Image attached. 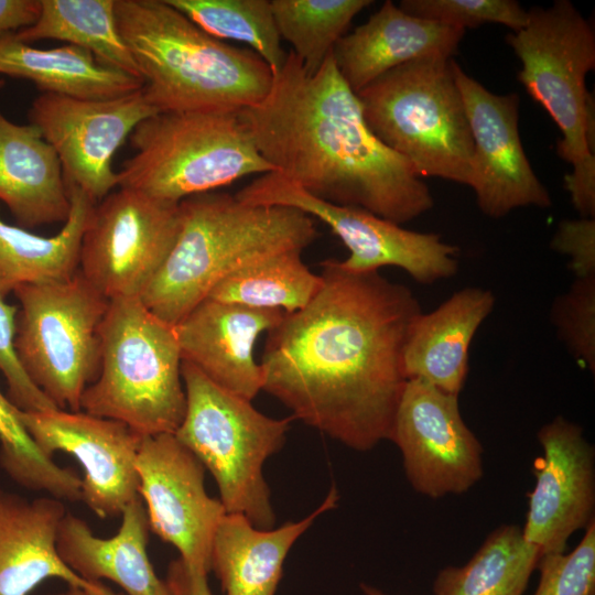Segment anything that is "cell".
<instances>
[{
	"mask_svg": "<svg viewBox=\"0 0 595 595\" xmlns=\"http://www.w3.org/2000/svg\"><path fill=\"white\" fill-rule=\"evenodd\" d=\"M137 470L150 530L188 567L208 574L213 539L227 511L206 493L204 465L174 434L164 433L142 439Z\"/></svg>",
	"mask_w": 595,
	"mask_h": 595,
	"instance_id": "9a60e30c",
	"label": "cell"
},
{
	"mask_svg": "<svg viewBox=\"0 0 595 595\" xmlns=\"http://www.w3.org/2000/svg\"><path fill=\"white\" fill-rule=\"evenodd\" d=\"M155 113L142 87L110 99L42 93L32 102L29 119L57 153L65 182L97 203L118 186V172L112 169L116 151L141 121Z\"/></svg>",
	"mask_w": 595,
	"mask_h": 595,
	"instance_id": "5bb4252c",
	"label": "cell"
},
{
	"mask_svg": "<svg viewBox=\"0 0 595 595\" xmlns=\"http://www.w3.org/2000/svg\"><path fill=\"white\" fill-rule=\"evenodd\" d=\"M182 356L172 326L138 296L109 302L100 327V368L80 410L141 436L174 434L186 409Z\"/></svg>",
	"mask_w": 595,
	"mask_h": 595,
	"instance_id": "8992f818",
	"label": "cell"
},
{
	"mask_svg": "<svg viewBox=\"0 0 595 595\" xmlns=\"http://www.w3.org/2000/svg\"><path fill=\"white\" fill-rule=\"evenodd\" d=\"M175 242L139 299L176 326L232 272L269 256L301 250L318 235L314 220L282 205L248 204L208 192L178 203Z\"/></svg>",
	"mask_w": 595,
	"mask_h": 595,
	"instance_id": "3957f363",
	"label": "cell"
},
{
	"mask_svg": "<svg viewBox=\"0 0 595 595\" xmlns=\"http://www.w3.org/2000/svg\"><path fill=\"white\" fill-rule=\"evenodd\" d=\"M522 64L518 79L560 128L558 155L573 167L564 186L581 217L595 218V107L585 86L595 68V33L567 0L528 11L507 36Z\"/></svg>",
	"mask_w": 595,
	"mask_h": 595,
	"instance_id": "5b68a950",
	"label": "cell"
},
{
	"mask_svg": "<svg viewBox=\"0 0 595 595\" xmlns=\"http://www.w3.org/2000/svg\"><path fill=\"white\" fill-rule=\"evenodd\" d=\"M301 253L288 250L250 263L219 281L207 298L286 314L296 312L322 286L321 275L309 269Z\"/></svg>",
	"mask_w": 595,
	"mask_h": 595,
	"instance_id": "f546056e",
	"label": "cell"
},
{
	"mask_svg": "<svg viewBox=\"0 0 595 595\" xmlns=\"http://www.w3.org/2000/svg\"><path fill=\"white\" fill-rule=\"evenodd\" d=\"M41 12V0H0V36L33 25Z\"/></svg>",
	"mask_w": 595,
	"mask_h": 595,
	"instance_id": "ab89813d",
	"label": "cell"
},
{
	"mask_svg": "<svg viewBox=\"0 0 595 595\" xmlns=\"http://www.w3.org/2000/svg\"><path fill=\"white\" fill-rule=\"evenodd\" d=\"M93 588V587H91ZM90 589H85V588H82V587H74V586H69V589L65 593H61V594H56V595H96L93 591Z\"/></svg>",
	"mask_w": 595,
	"mask_h": 595,
	"instance_id": "b9f144b4",
	"label": "cell"
},
{
	"mask_svg": "<svg viewBox=\"0 0 595 595\" xmlns=\"http://www.w3.org/2000/svg\"><path fill=\"white\" fill-rule=\"evenodd\" d=\"M115 10L158 112H239L269 93L273 73L257 53L207 34L165 0H116Z\"/></svg>",
	"mask_w": 595,
	"mask_h": 595,
	"instance_id": "277c9868",
	"label": "cell"
},
{
	"mask_svg": "<svg viewBox=\"0 0 595 595\" xmlns=\"http://www.w3.org/2000/svg\"><path fill=\"white\" fill-rule=\"evenodd\" d=\"M399 8L413 17L464 30L498 23L516 32L528 20V11L515 0H403Z\"/></svg>",
	"mask_w": 595,
	"mask_h": 595,
	"instance_id": "e575fe53",
	"label": "cell"
},
{
	"mask_svg": "<svg viewBox=\"0 0 595 595\" xmlns=\"http://www.w3.org/2000/svg\"><path fill=\"white\" fill-rule=\"evenodd\" d=\"M495 307L490 290L466 286L412 322L403 349L407 380L459 396L468 376L469 346Z\"/></svg>",
	"mask_w": 595,
	"mask_h": 595,
	"instance_id": "7402d4cb",
	"label": "cell"
},
{
	"mask_svg": "<svg viewBox=\"0 0 595 595\" xmlns=\"http://www.w3.org/2000/svg\"><path fill=\"white\" fill-rule=\"evenodd\" d=\"M14 350L28 378L58 409L77 412L100 368V327L109 300L77 272L61 282L23 285Z\"/></svg>",
	"mask_w": 595,
	"mask_h": 595,
	"instance_id": "30bf717a",
	"label": "cell"
},
{
	"mask_svg": "<svg viewBox=\"0 0 595 595\" xmlns=\"http://www.w3.org/2000/svg\"><path fill=\"white\" fill-rule=\"evenodd\" d=\"M91 591L96 595H121V594L115 593L109 587L104 585L101 582H95Z\"/></svg>",
	"mask_w": 595,
	"mask_h": 595,
	"instance_id": "60d3db41",
	"label": "cell"
},
{
	"mask_svg": "<svg viewBox=\"0 0 595 595\" xmlns=\"http://www.w3.org/2000/svg\"><path fill=\"white\" fill-rule=\"evenodd\" d=\"M0 201L25 229L65 223L71 212L63 167L53 147L37 127L14 123L1 111Z\"/></svg>",
	"mask_w": 595,
	"mask_h": 595,
	"instance_id": "cb8c5ba5",
	"label": "cell"
},
{
	"mask_svg": "<svg viewBox=\"0 0 595 595\" xmlns=\"http://www.w3.org/2000/svg\"><path fill=\"white\" fill-rule=\"evenodd\" d=\"M18 409L0 391V466L18 485L46 491L51 497L80 501L82 478L45 456L19 416Z\"/></svg>",
	"mask_w": 595,
	"mask_h": 595,
	"instance_id": "d6a6232c",
	"label": "cell"
},
{
	"mask_svg": "<svg viewBox=\"0 0 595 595\" xmlns=\"http://www.w3.org/2000/svg\"><path fill=\"white\" fill-rule=\"evenodd\" d=\"M551 321L570 354L595 371V277L574 278L569 290L556 296Z\"/></svg>",
	"mask_w": 595,
	"mask_h": 595,
	"instance_id": "836d02e7",
	"label": "cell"
},
{
	"mask_svg": "<svg viewBox=\"0 0 595 595\" xmlns=\"http://www.w3.org/2000/svg\"><path fill=\"white\" fill-rule=\"evenodd\" d=\"M115 4L116 0H41L36 22L13 34L28 44L46 39L65 41L90 52L105 65L142 79L118 31Z\"/></svg>",
	"mask_w": 595,
	"mask_h": 595,
	"instance_id": "f1b7e54d",
	"label": "cell"
},
{
	"mask_svg": "<svg viewBox=\"0 0 595 595\" xmlns=\"http://www.w3.org/2000/svg\"><path fill=\"white\" fill-rule=\"evenodd\" d=\"M360 588H361V591L364 592L365 595H387L383 592H381L380 589H378V588H376V587H374L371 585H368L366 583H361Z\"/></svg>",
	"mask_w": 595,
	"mask_h": 595,
	"instance_id": "7bdbcfd3",
	"label": "cell"
},
{
	"mask_svg": "<svg viewBox=\"0 0 595 595\" xmlns=\"http://www.w3.org/2000/svg\"><path fill=\"white\" fill-rule=\"evenodd\" d=\"M550 246L570 258L574 278L595 277V218L562 220Z\"/></svg>",
	"mask_w": 595,
	"mask_h": 595,
	"instance_id": "74e56055",
	"label": "cell"
},
{
	"mask_svg": "<svg viewBox=\"0 0 595 595\" xmlns=\"http://www.w3.org/2000/svg\"><path fill=\"white\" fill-rule=\"evenodd\" d=\"M303 309L268 332L262 390L292 418L355 451L389 440L407 383L403 349L421 313L413 292L379 271L356 273L332 258Z\"/></svg>",
	"mask_w": 595,
	"mask_h": 595,
	"instance_id": "6da1fadb",
	"label": "cell"
},
{
	"mask_svg": "<svg viewBox=\"0 0 595 595\" xmlns=\"http://www.w3.org/2000/svg\"><path fill=\"white\" fill-rule=\"evenodd\" d=\"M66 185L71 212L54 236L33 234L0 216L1 299L20 286L66 281L78 272L83 235L97 203L78 186Z\"/></svg>",
	"mask_w": 595,
	"mask_h": 595,
	"instance_id": "4316f807",
	"label": "cell"
},
{
	"mask_svg": "<svg viewBox=\"0 0 595 595\" xmlns=\"http://www.w3.org/2000/svg\"><path fill=\"white\" fill-rule=\"evenodd\" d=\"M464 29L413 17L387 0L364 24L342 36L332 54L353 91L385 73L426 56L452 58Z\"/></svg>",
	"mask_w": 595,
	"mask_h": 595,
	"instance_id": "ffe728a7",
	"label": "cell"
},
{
	"mask_svg": "<svg viewBox=\"0 0 595 595\" xmlns=\"http://www.w3.org/2000/svg\"><path fill=\"white\" fill-rule=\"evenodd\" d=\"M284 314L281 310L207 298L175 326L182 360L195 366L217 386L252 401L263 387L255 345Z\"/></svg>",
	"mask_w": 595,
	"mask_h": 595,
	"instance_id": "d6986e66",
	"label": "cell"
},
{
	"mask_svg": "<svg viewBox=\"0 0 595 595\" xmlns=\"http://www.w3.org/2000/svg\"><path fill=\"white\" fill-rule=\"evenodd\" d=\"M534 595H595V522L570 553L543 555Z\"/></svg>",
	"mask_w": 595,
	"mask_h": 595,
	"instance_id": "d590c367",
	"label": "cell"
},
{
	"mask_svg": "<svg viewBox=\"0 0 595 595\" xmlns=\"http://www.w3.org/2000/svg\"><path fill=\"white\" fill-rule=\"evenodd\" d=\"M412 488L430 498L461 495L483 477V446L466 425L458 396L408 380L390 434Z\"/></svg>",
	"mask_w": 595,
	"mask_h": 595,
	"instance_id": "4fadbf2b",
	"label": "cell"
},
{
	"mask_svg": "<svg viewBox=\"0 0 595 595\" xmlns=\"http://www.w3.org/2000/svg\"><path fill=\"white\" fill-rule=\"evenodd\" d=\"M54 497L28 499L0 489V595H28L47 578L90 589L58 556L56 532L66 513Z\"/></svg>",
	"mask_w": 595,
	"mask_h": 595,
	"instance_id": "603a6c76",
	"label": "cell"
},
{
	"mask_svg": "<svg viewBox=\"0 0 595 595\" xmlns=\"http://www.w3.org/2000/svg\"><path fill=\"white\" fill-rule=\"evenodd\" d=\"M121 517L118 532L104 539L95 536L85 520L66 512L56 532L58 556L87 582L109 580L127 595H172L149 560L151 530L141 497L131 501Z\"/></svg>",
	"mask_w": 595,
	"mask_h": 595,
	"instance_id": "44dd1931",
	"label": "cell"
},
{
	"mask_svg": "<svg viewBox=\"0 0 595 595\" xmlns=\"http://www.w3.org/2000/svg\"><path fill=\"white\" fill-rule=\"evenodd\" d=\"M337 502L338 491L332 486L309 516L277 529H260L244 515L227 512L217 527L210 552V571L219 578L225 595H274L292 545Z\"/></svg>",
	"mask_w": 595,
	"mask_h": 595,
	"instance_id": "d4e9b609",
	"label": "cell"
},
{
	"mask_svg": "<svg viewBox=\"0 0 595 595\" xmlns=\"http://www.w3.org/2000/svg\"><path fill=\"white\" fill-rule=\"evenodd\" d=\"M541 552L526 541L517 524H501L462 566L441 570L434 595H523Z\"/></svg>",
	"mask_w": 595,
	"mask_h": 595,
	"instance_id": "83f0119b",
	"label": "cell"
},
{
	"mask_svg": "<svg viewBox=\"0 0 595 595\" xmlns=\"http://www.w3.org/2000/svg\"><path fill=\"white\" fill-rule=\"evenodd\" d=\"M454 75L474 143L468 186L480 210L500 218L519 207H549V192L534 174L521 143L519 96L489 91L456 63Z\"/></svg>",
	"mask_w": 595,
	"mask_h": 595,
	"instance_id": "e0dca14e",
	"label": "cell"
},
{
	"mask_svg": "<svg viewBox=\"0 0 595 595\" xmlns=\"http://www.w3.org/2000/svg\"><path fill=\"white\" fill-rule=\"evenodd\" d=\"M235 196L248 204L290 206L320 219L348 249L339 264L350 272L392 266L421 284H431L458 271L459 249L439 234L409 230L364 208L322 201L277 172L262 174Z\"/></svg>",
	"mask_w": 595,
	"mask_h": 595,
	"instance_id": "8fae6325",
	"label": "cell"
},
{
	"mask_svg": "<svg viewBox=\"0 0 595 595\" xmlns=\"http://www.w3.org/2000/svg\"><path fill=\"white\" fill-rule=\"evenodd\" d=\"M165 583L172 595H213L207 574L188 567L180 558L170 563Z\"/></svg>",
	"mask_w": 595,
	"mask_h": 595,
	"instance_id": "f35d334b",
	"label": "cell"
},
{
	"mask_svg": "<svg viewBox=\"0 0 595 595\" xmlns=\"http://www.w3.org/2000/svg\"><path fill=\"white\" fill-rule=\"evenodd\" d=\"M238 116L275 172L312 196L399 225L434 205L412 165L370 131L332 53L311 73L290 51L266 97Z\"/></svg>",
	"mask_w": 595,
	"mask_h": 595,
	"instance_id": "7a4b0ae2",
	"label": "cell"
},
{
	"mask_svg": "<svg viewBox=\"0 0 595 595\" xmlns=\"http://www.w3.org/2000/svg\"><path fill=\"white\" fill-rule=\"evenodd\" d=\"M181 372L186 409L174 435L210 472L227 512L244 515L257 528H273L275 513L262 469L283 446L293 418L261 413L185 360Z\"/></svg>",
	"mask_w": 595,
	"mask_h": 595,
	"instance_id": "9c48e42d",
	"label": "cell"
},
{
	"mask_svg": "<svg viewBox=\"0 0 595 595\" xmlns=\"http://www.w3.org/2000/svg\"><path fill=\"white\" fill-rule=\"evenodd\" d=\"M537 439L543 455L533 465L521 529L543 556L564 552L574 532L595 522V451L582 426L562 415L541 426Z\"/></svg>",
	"mask_w": 595,
	"mask_h": 595,
	"instance_id": "ac0fdd59",
	"label": "cell"
},
{
	"mask_svg": "<svg viewBox=\"0 0 595 595\" xmlns=\"http://www.w3.org/2000/svg\"><path fill=\"white\" fill-rule=\"evenodd\" d=\"M18 307L0 298V371L8 383V399L21 411L58 409L28 378L15 355L14 335Z\"/></svg>",
	"mask_w": 595,
	"mask_h": 595,
	"instance_id": "8d00e7d4",
	"label": "cell"
},
{
	"mask_svg": "<svg viewBox=\"0 0 595 595\" xmlns=\"http://www.w3.org/2000/svg\"><path fill=\"white\" fill-rule=\"evenodd\" d=\"M207 34L249 45L278 73L286 60L269 0H165Z\"/></svg>",
	"mask_w": 595,
	"mask_h": 595,
	"instance_id": "4dcf8cb0",
	"label": "cell"
},
{
	"mask_svg": "<svg viewBox=\"0 0 595 595\" xmlns=\"http://www.w3.org/2000/svg\"><path fill=\"white\" fill-rule=\"evenodd\" d=\"M130 144L118 187L167 203L275 172L238 112H158L134 128Z\"/></svg>",
	"mask_w": 595,
	"mask_h": 595,
	"instance_id": "ba28073f",
	"label": "cell"
},
{
	"mask_svg": "<svg viewBox=\"0 0 595 595\" xmlns=\"http://www.w3.org/2000/svg\"><path fill=\"white\" fill-rule=\"evenodd\" d=\"M178 227V204L119 187L90 214L78 272L109 301L139 298L171 251Z\"/></svg>",
	"mask_w": 595,
	"mask_h": 595,
	"instance_id": "7c38bea8",
	"label": "cell"
},
{
	"mask_svg": "<svg viewBox=\"0 0 595 595\" xmlns=\"http://www.w3.org/2000/svg\"><path fill=\"white\" fill-rule=\"evenodd\" d=\"M0 74L32 82L43 93L79 99H110L134 93L143 80L66 44L37 48L13 33L0 36Z\"/></svg>",
	"mask_w": 595,
	"mask_h": 595,
	"instance_id": "484cf974",
	"label": "cell"
},
{
	"mask_svg": "<svg viewBox=\"0 0 595 595\" xmlns=\"http://www.w3.org/2000/svg\"><path fill=\"white\" fill-rule=\"evenodd\" d=\"M19 416L45 456L62 451L79 462L80 501L99 518L121 515L140 497L137 457L143 436L125 423L62 409L20 410Z\"/></svg>",
	"mask_w": 595,
	"mask_h": 595,
	"instance_id": "2e32d148",
	"label": "cell"
},
{
	"mask_svg": "<svg viewBox=\"0 0 595 595\" xmlns=\"http://www.w3.org/2000/svg\"><path fill=\"white\" fill-rule=\"evenodd\" d=\"M454 63L443 56L416 58L356 94L370 131L420 177L469 185L474 143Z\"/></svg>",
	"mask_w": 595,
	"mask_h": 595,
	"instance_id": "52a82bcc",
	"label": "cell"
},
{
	"mask_svg": "<svg viewBox=\"0 0 595 595\" xmlns=\"http://www.w3.org/2000/svg\"><path fill=\"white\" fill-rule=\"evenodd\" d=\"M3 86H4V80L0 79V88H2Z\"/></svg>",
	"mask_w": 595,
	"mask_h": 595,
	"instance_id": "ee69618b",
	"label": "cell"
},
{
	"mask_svg": "<svg viewBox=\"0 0 595 595\" xmlns=\"http://www.w3.org/2000/svg\"><path fill=\"white\" fill-rule=\"evenodd\" d=\"M370 0H272L281 39L311 73L317 71Z\"/></svg>",
	"mask_w": 595,
	"mask_h": 595,
	"instance_id": "1f68e13d",
	"label": "cell"
}]
</instances>
